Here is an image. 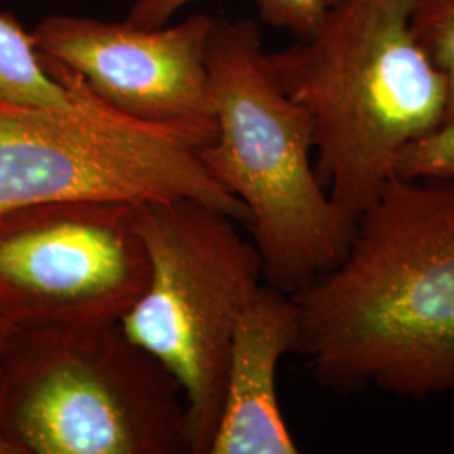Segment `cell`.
Listing matches in <instances>:
<instances>
[{
	"label": "cell",
	"mask_w": 454,
	"mask_h": 454,
	"mask_svg": "<svg viewBox=\"0 0 454 454\" xmlns=\"http://www.w3.org/2000/svg\"><path fill=\"white\" fill-rule=\"evenodd\" d=\"M73 95L54 78L14 19L0 14V103L33 108H66Z\"/></svg>",
	"instance_id": "30bf717a"
},
{
	"label": "cell",
	"mask_w": 454,
	"mask_h": 454,
	"mask_svg": "<svg viewBox=\"0 0 454 454\" xmlns=\"http://www.w3.org/2000/svg\"><path fill=\"white\" fill-rule=\"evenodd\" d=\"M41 59L73 101L66 108L0 103V215L71 200L194 199L247 224L246 207L200 159L214 121L133 118L99 99L76 73Z\"/></svg>",
	"instance_id": "277c9868"
},
{
	"label": "cell",
	"mask_w": 454,
	"mask_h": 454,
	"mask_svg": "<svg viewBox=\"0 0 454 454\" xmlns=\"http://www.w3.org/2000/svg\"><path fill=\"white\" fill-rule=\"evenodd\" d=\"M192 0H133L127 22L140 27H162ZM260 17L276 29H286L298 39H309L324 20L328 0H254Z\"/></svg>",
	"instance_id": "8fae6325"
},
{
	"label": "cell",
	"mask_w": 454,
	"mask_h": 454,
	"mask_svg": "<svg viewBox=\"0 0 454 454\" xmlns=\"http://www.w3.org/2000/svg\"><path fill=\"white\" fill-rule=\"evenodd\" d=\"M296 354L337 394H454V179L395 177L345 256L293 293Z\"/></svg>",
	"instance_id": "6da1fadb"
},
{
	"label": "cell",
	"mask_w": 454,
	"mask_h": 454,
	"mask_svg": "<svg viewBox=\"0 0 454 454\" xmlns=\"http://www.w3.org/2000/svg\"><path fill=\"white\" fill-rule=\"evenodd\" d=\"M412 5L328 0L313 35L270 54L311 120L317 177L354 226L397 177L407 146L450 114V84L414 35Z\"/></svg>",
	"instance_id": "7a4b0ae2"
},
{
	"label": "cell",
	"mask_w": 454,
	"mask_h": 454,
	"mask_svg": "<svg viewBox=\"0 0 454 454\" xmlns=\"http://www.w3.org/2000/svg\"><path fill=\"white\" fill-rule=\"evenodd\" d=\"M0 409V448L33 454H192L176 377L120 322L37 326Z\"/></svg>",
	"instance_id": "8992f818"
},
{
	"label": "cell",
	"mask_w": 454,
	"mask_h": 454,
	"mask_svg": "<svg viewBox=\"0 0 454 454\" xmlns=\"http://www.w3.org/2000/svg\"><path fill=\"white\" fill-rule=\"evenodd\" d=\"M214 17L155 29L91 17L49 16L34 27L37 52L76 73L114 110L145 121H214L206 49Z\"/></svg>",
	"instance_id": "ba28073f"
},
{
	"label": "cell",
	"mask_w": 454,
	"mask_h": 454,
	"mask_svg": "<svg viewBox=\"0 0 454 454\" xmlns=\"http://www.w3.org/2000/svg\"><path fill=\"white\" fill-rule=\"evenodd\" d=\"M206 66L215 133L202 163L246 207L264 281L300 292L345 256L354 232L317 177L311 120L276 80L254 22L214 17Z\"/></svg>",
	"instance_id": "3957f363"
},
{
	"label": "cell",
	"mask_w": 454,
	"mask_h": 454,
	"mask_svg": "<svg viewBox=\"0 0 454 454\" xmlns=\"http://www.w3.org/2000/svg\"><path fill=\"white\" fill-rule=\"evenodd\" d=\"M411 26L416 39L446 76L454 116V0H414Z\"/></svg>",
	"instance_id": "7c38bea8"
},
{
	"label": "cell",
	"mask_w": 454,
	"mask_h": 454,
	"mask_svg": "<svg viewBox=\"0 0 454 454\" xmlns=\"http://www.w3.org/2000/svg\"><path fill=\"white\" fill-rule=\"evenodd\" d=\"M236 224L194 199L146 202L137 211L148 279L120 325L179 382L192 454L211 451L232 333L262 279L260 254Z\"/></svg>",
	"instance_id": "5b68a950"
},
{
	"label": "cell",
	"mask_w": 454,
	"mask_h": 454,
	"mask_svg": "<svg viewBox=\"0 0 454 454\" xmlns=\"http://www.w3.org/2000/svg\"><path fill=\"white\" fill-rule=\"evenodd\" d=\"M137 211L71 200L0 215V298L37 326L120 322L148 279Z\"/></svg>",
	"instance_id": "52a82bcc"
},
{
	"label": "cell",
	"mask_w": 454,
	"mask_h": 454,
	"mask_svg": "<svg viewBox=\"0 0 454 454\" xmlns=\"http://www.w3.org/2000/svg\"><path fill=\"white\" fill-rule=\"evenodd\" d=\"M397 177L454 179V116L407 146L397 162Z\"/></svg>",
	"instance_id": "4fadbf2b"
},
{
	"label": "cell",
	"mask_w": 454,
	"mask_h": 454,
	"mask_svg": "<svg viewBox=\"0 0 454 454\" xmlns=\"http://www.w3.org/2000/svg\"><path fill=\"white\" fill-rule=\"evenodd\" d=\"M290 293L261 283L234 328L221 418L209 454H294L298 444L278 399L279 362L298 347Z\"/></svg>",
	"instance_id": "9c48e42d"
}]
</instances>
